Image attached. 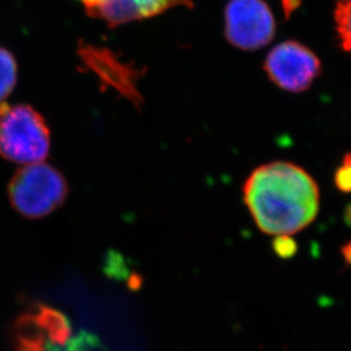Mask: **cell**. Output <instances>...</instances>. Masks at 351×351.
Wrapping results in <instances>:
<instances>
[{
  "label": "cell",
  "mask_w": 351,
  "mask_h": 351,
  "mask_svg": "<svg viewBox=\"0 0 351 351\" xmlns=\"http://www.w3.org/2000/svg\"><path fill=\"white\" fill-rule=\"evenodd\" d=\"M243 199L258 228L273 237H292L307 228L321 206V193L313 176L287 161L256 168L244 182Z\"/></svg>",
  "instance_id": "obj_1"
},
{
  "label": "cell",
  "mask_w": 351,
  "mask_h": 351,
  "mask_svg": "<svg viewBox=\"0 0 351 351\" xmlns=\"http://www.w3.org/2000/svg\"><path fill=\"white\" fill-rule=\"evenodd\" d=\"M51 149V132L30 105L0 103V156L22 165L43 162Z\"/></svg>",
  "instance_id": "obj_2"
},
{
  "label": "cell",
  "mask_w": 351,
  "mask_h": 351,
  "mask_svg": "<svg viewBox=\"0 0 351 351\" xmlns=\"http://www.w3.org/2000/svg\"><path fill=\"white\" fill-rule=\"evenodd\" d=\"M68 182L54 167L31 163L17 170L8 184V197L14 210L29 219L53 213L68 196Z\"/></svg>",
  "instance_id": "obj_3"
},
{
  "label": "cell",
  "mask_w": 351,
  "mask_h": 351,
  "mask_svg": "<svg viewBox=\"0 0 351 351\" xmlns=\"http://www.w3.org/2000/svg\"><path fill=\"white\" fill-rule=\"evenodd\" d=\"M15 351H79L68 319L53 308L37 304L21 315L14 328Z\"/></svg>",
  "instance_id": "obj_4"
},
{
  "label": "cell",
  "mask_w": 351,
  "mask_h": 351,
  "mask_svg": "<svg viewBox=\"0 0 351 351\" xmlns=\"http://www.w3.org/2000/svg\"><path fill=\"white\" fill-rule=\"evenodd\" d=\"M263 69L274 85L297 94L307 90L321 75L322 63L311 48L298 41L287 40L268 53Z\"/></svg>",
  "instance_id": "obj_5"
},
{
  "label": "cell",
  "mask_w": 351,
  "mask_h": 351,
  "mask_svg": "<svg viewBox=\"0 0 351 351\" xmlns=\"http://www.w3.org/2000/svg\"><path fill=\"white\" fill-rule=\"evenodd\" d=\"M276 22L263 0H230L225 10V34L234 47L258 51L273 40Z\"/></svg>",
  "instance_id": "obj_6"
},
{
  "label": "cell",
  "mask_w": 351,
  "mask_h": 351,
  "mask_svg": "<svg viewBox=\"0 0 351 351\" xmlns=\"http://www.w3.org/2000/svg\"><path fill=\"white\" fill-rule=\"evenodd\" d=\"M86 12L110 27L156 16L177 6L192 7L191 0H82Z\"/></svg>",
  "instance_id": "obj_7"
},
{
  "label": "cell",
  "mask_w": 351,
  "mask_h": 351,
  "mask_svg": "<svg viewBox=\"0 0 351 351\" xmlns=\"http://www.w3.org/2000/svg\"><path fill=\"white\" fill-rule=\"evenodd\" d=\"M82 58L104 85L114 88L137 108L143 104L142 95L137 89V72L122 65L110 53L85 49Z\"/></svg>",
  "instance_id": "obj_8"
},
{
  "label": "cell",
  "mask_w": 351,
  "mask_h": 351,
  "mask_svg": "<svg viewBox=\"0 0 351 351\" xmlns=\"http://www.w3.org/2000/svg\"><path fill=\"white\" fill-rule=\"evenodd\" d=\"M16 82V60L10 51L0 47V103L10 96Z\"/></svg>",
  "instance_id": "obj_9"
},
{
  "label": "cell",
  "mask_w": 351,
  "mask_h": 351,
  "mask_svg": "<svg viewBox=\"0 0 351 351\" xmlns=\"http://www.w3.org/2000/svg\"><path fill=\"white\" fill-rule=\"evenodd\" d=\"M335 23L342 49L351 55V0H339L337 3Z\"/></svg>",
  "instance_id": "obj_10"
},
{
  "label": "cell",
  "mask_w": 351,
  "mask_h": 351,
  "mask_svg": "<svg viewBox=\"0 0 351 351\" xmlns=\"http://www.w3.org/2000/svg\"><path fill=\"white\" fill-rule=\"evenodd\" d=\"M335 185L345 194H351V152L347 153L335 173Z\"/></svg>",
  "instance_id": "obj_11"
},
{
  "label": "cell",
  "mask_w": 351,
  "mask_h": 351,
  "mask_svg": "<svg viewBox=\"0 0 351 351\" xmlns=\"http://www.w3.org/2000/svg\"><path fill=\"white\" fill-rule=\"evenodd\" d=\"M273 249L277 257L289 259L297 254L298 244L291 235H280L274 239Z\"/></svg>",
  "instance_id": "obj_12"
},
{
  "label": "cell",
  "mask_w": 351,
  "mask_h": 351,
  "mask_svg": "<svg viewBox=\"0 0 351 351\" xmlns=\"http://www.w3.org/2000/svg\"><path fill=\"white\" fill-rule=\"evenodd\" d=\"M342 257L345 259L346 263L351 265V241L341 247Z\"/></svg>",
  "instance_id": "obj_13"
},
{
  "label": "cell",
  "mask_w": 351,
  "mask_h": 351,
  "mask_svg": "<svg viewBox=\"0 0 351 351\" xmlns=\"http://www.w3.org/2000/svg\"><path fill=\"white\" fill-rule=\"evenodd\" d=\"M343 220L349 227H351V203L346 206L345 211H343Z\"/></svg>",
  "instance_id": "obj_14"
}]
</instances>
